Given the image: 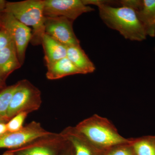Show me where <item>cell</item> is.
I'll return each mask as SVG.
<instances>
[{"label":"cell","instance_id":"cell-9","mask_svg":"<svg viewBox=\"0 0 155 155\" xmlns=\"http://www.w3.org/2000/svg\"><path fill=\"white\" fill-rule=\"evenodd\" d=\"M65 142L61 134L53 133L12 151L16 155H57L58 150L63 148Z\"/></svg>","mask_w":155,"mask_h":155},{"label":"cell","instance_id":"cell-25","mask_svg":"<svg viewBox=\"0 0 155 155\" xmlns=\"http://www.w3.org/2000/svg\"><path fill=\"white\" fill-rule=\"evenodd\" d=\"M10 119L7 117H0V122H5L7 123Z\"/></svg>","mask_w":155,"mask_h":155},{"label":"cell","instance_id":"cell-11","mask_svg":"<svg viewBox=\"0 0 155 155\" xmlns=\"http://www.w3.org/2000/svg\"><path fill=\"white\" fill-rule=\"evenodd\" d=\"M60 134L70 145L73 155H103L104 153V151L94 145L75 127H66Z\"/></svg>","mask_w":155,"mask_h":155},{"label":"cell","instance_id":"cell-7","mask_svg":"<svg viewBox=\"0 0 155 155\" xmlns=\"http://www.w3.org/2000/svg\"><path fill=\"white\" fill-rule=\"evenodd\" d=\"M93 11L82 0H45V17H64L74 21L83 13Z\"/></svg>","mask_w":155,"mask_h":155},{"label":"cell","instance_id":"cell-20","mask_svg":"<svg viewBox=\"0 0 155 155\" xmlns=\"http://www.w3.org/2000/svg\"><path fill=\"white\" fill-rule=\"evenodd\" d=\"M13 42L8 31L4 28H0V51L5 48Z\"/></svg>","mask_w":155,"mask_h":155},{"label":"cell","instance_id":"cell-27","mask_svg":"<svg viewBox=\"0 0 155 155\" xmlns=\"http://www.w3.org/2000/svg\"><path fill=\"white\" fill-rule=\"evenodd\" d=\"M2 20H1V17L0 15V28H2Z\"/></svg>","mask_w":155,"mask_h":155},{"label":"cell","instance_id":"cell-23","mask_svg":"<svg viewBox=\"0 0 155 155\" xmlns=\"http://www.w3.org/2000/svg\"><path fill=\"white\" fill-rule=\"evenodd\" d=\"M8 2L5 0H0V15L5 13Z\"/></svg>","mask_w":155,"mask_h":155},{"label":"cell","instance_id":"cell-2","mask_svg":"<svg viewBox=\"0 0 155 155\" xmlns=\"http://www.w3.org/2000/svg\"><path fill=\"white\" fill-rule=\"evenodd\" d=\"M75 127L94 145L102 150L130 142V138H125L119 134L109 119L97 114L82 120Z\"/></svg>","mask_w":155,"mask_h":155},{"label":"cell","instance_id":"cell-4","mask_svg":"<svg viewBox=\"0 0 155 155\" xmlns=\"http://www.w3.org/2000/svg\"><path fill=\"white\" fill-rule=\"evenodd\" d=\"M17 84L7 112L10 120L19 113L29 114L38 110L42 104L41 92L29 81L23 79Z\"/></svg>","mask_w":155,"mask_h":155},{"label":"cell","instance_id":"cell-5","mask_svg":"<svg viewBox=\"0 0 155 155\" xmlns=\"http://www.w3.org/2000/svg\"><path fill=\"white\" fill-rule=\"evenodd\" d=\"M53 134L44 129L39 122L32 121L19 131H8L0 136V148L18 149L38 139Z\"/></svg>","mask_w":155,"mask_h":155},{"label":"cell","instance_id":"cell-12","mask_svg":"<svg viewBox=\"0 0 155 155\" xmlns=\"http://www.w3.org/2000/svg\"><path fill=\"white\" fill-rule=\"evenodd\" d=\"M21 66L14 42L0 51V78L2 80L6 81L10 74Z\"/></svg>","mask_w":155,"mask_h":155},{"label":"cell","instance_id":"cell-1","mask_svg":"<svg viewBox=\"0 0 155 155\" xmlns=\"http://www.w3.org/2000/svg\"><path fill=\"white\" fill-rule=\"evenodd\" d=\"M86 5L98 6L100 16L108 27L119 31L127 39L142 41L146 38L147 34L135 11L131 7L122 5L113 7L106 4L105 1L82 0Z\"/></svg>","mask_w":155,"mask_h":155},{"label":"cell","instance_id":"cell-22","mask_svg":"<svg viewBox=\"0 0 155 155\" xmlns=\"http://www.w3.org/2000/svg\"><path fill=\"white\" fill-rule=\"evenodd\" d=\"M6 123L5 122H0V136L8 132Z\"/></svg>","mask_w":155,"mask_h":155},{"label":"cell","instance_id":"cell-13","mask_svg":"<svg viewBox=\"0 0 155 155\" xmlns=\"http://www.w3.org/2000/svg\"><path fill=\"white\" fill-rule=\"evenodd\" d=\"M41 44L46 66L67 57V47L47 34L45 33L43 36Z\"/></svg>","mask_w":155,"mask_h":155},{"label":"cell","instance_id":"cell-6","mask_svg":"<svg viewBox=\"0 0 155 155\" xmlns=\"http://www.w3.org/2000/svg\"><path fill=\"white\" fill-rule=\"evenodd\" d=\"M2 28L8 31L16 47L17 56L21 65L25 59V51L32 36V31L29 27L19 22L11 13L1 14Z\"/></svg>","mask_w":155,"mask_h":155},{"label":"cell","instance_id":"cell-18","mask_svg":"<svg viewBox=\"0 0 155 155\" xmlns=\"http://www.w3.org/2000/svg\"><path fill=\"white\" fill-rule=\"evenodd\" d=\"M28 114L26 113H21L17 114L6 123L8 131L16 132L22 129L23 123Z\"/></svg>","mask_w":155,"mask_h":155},{"label":"cell","instance_id":"cell-15","mask_svg":"<svg viewBox=\"0 0 155 155\" xmlns=\"http://www.w3.org/2000/svg\"><path fill=\"white\" fill-rule=\"evenodd\" d=\"M46 77L49 80L60 79L70 75L81 74L67 57L47 66Z\"/></svg>","mask_w":155,"mask_h":155},{"label":"cell","instance_id":"cell-19","mask_svg":"<svg viewBox=\"0 0 155 155\" xmlns=\"http://www.w3.org/2000/svg\"><path fill=\"white\" fill-rule=\"evenodd\" d=\"M103 155H135L130 143L113 147L104 151Z\"/></svg>","mask_w":155,"mask_h":155},{"label":"cell","instance_id":"cell-26","mask_svg":"<svg viewBox=\"0 0 155 155\" xmlns=\"http://www.w3.org/2000/svg\"><path fill=\"white\" fill-rule=\"evenodd\" d=\"M2 155H16L12 150L9 151H7L6 152L4 153Z\"/></svg>","mask_w":155,"mask_h":155},{"label":"cell","instance_id":"cell-3","mask_svg":"<svg viewBox=\"0 0 155 155\" xmlns=\"http://www.w3.org/2000/svg\"><path fill=\"white\" fill-rule=\"evenodd\" d=\"M45 0H26L8 2L5 12L11 13L22 24L32 27L31 43L33 45L41 44L45 32Z\"/></svg>","mask_w":155,"mask_h":155},{"label":"cell","instance_id":"cell-17","mask_svg":"<svg viewBox=\"0 0 155 155\" xmlns=\"http://www.w3.org/2000/svg\"><path fill=\"white\" fill-rule=\"evenodd\" d=\"M17 86V83L0 90V117H7V112Z\"/></svg>","mask_w":155,"mask_h":155},{"label":"cell","instance_id":"cell-24","mask_svg":"<svg viewBox=\"0 0 155 155\" xmlns=\"http://www.w3.org/2000/svg\"><path fill=\"white\" fill-rule=\"evenodd\" d=\"M6 87L5 81H4L0 78V90L5 88Z\"/></svg>","mask_w":155,"mask_h":155},{"label":"cell","instance_id":"cell-16","mask_svg":"<svg viewBox=\"0 0 155 155\" xmlns=\"http://www.w3.org/2000/svg\"><path fill=\"white\" fill-rule=\"evenodd\" d=\"M130 144L135 155H155V135L130 138Z\"/></svg>","mask_w":155,"mask_h":155},{"label":"cell","instance_id":"cell-14","mask_svg":"<svg viewBox=\"0 0 155 155\" xmlns=\"http://www.w3.org/2000/svg\"><path fill=\"white\" fill-rule=\"evenodd\" d=\"M67 57L81 73H92L95 70L94 64L79 45L67 47Z\"/></svg>","mask_w":155,"mask_h":155},{"label":"cell","instance_id":"cell-8","mask_svg":"<svg viewBox=\"0 0 155 155\" xmlns=\"http://www.w3.org/2000/svg\"><path fill=\"white\" fill-rule=\"evenodd\" d=\"M73 21L66 17H45V32L67 47L79 45L73 29Z\"/></svg>","mask_w":155,"mask_h":155},{"label":"cell","instance_id":"cell-10","mask_svg":"<svg viewBox=\"0 0 155 155\" xmlns=\"http://www.w3.org/2000/svg\"><path fill=\"white\" fill-rule=\"evenodd\" d=\"M120 3L134 9L147 35L155 36V0H125L120 1Z\"/></svg>","mask_w":155,"mask_h":155},{"label":"cell","instance_id":"cell-21","mask_svg":"<svg viewBox=\"0 0 155 155\" xmlns=\"http://www.w3.org/2000/svg\"><path fill=\"white\" fill-rule=\"evenodd\" d=\"M65 140V144L64 147V150H63L64 152L60 155H73L72 148H71L70 145Z\"/></svg>","mask_w":155,"mask_h":155}]
</instances>
